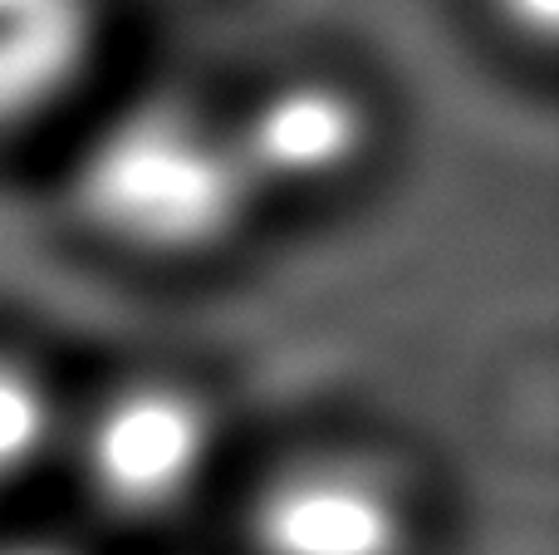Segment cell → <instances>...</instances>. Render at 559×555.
Instances as JSON below:
<instances>
[{"mask_svg": "<svg viewBox=\"0 0 559 555\" xmlns=\"http://www.w3.org/2000/svg\"><path fill=\"white\" fill-rule=\"evenodd\" d=\"M64 452L88 497L118 521H173L206 492L222 458L216 409L177 379H133L69 423Z\"/></svg>", "mask_w": 559, "mask_h": 555, "instance_id": "cell-2", "label": "cell"}, {"mask_svg": "<svg viewBox=\"0 0 559 555\" xmlns=\"http://www.w3.org/2000/svg\"><path fill=\"white\" fill-rule=\"evenodd\" d=\"M496 15H501L506 25L515 29V35H525V39H535V45H545V39L555 35L559 0H496Z\"/></svg>", "mask_w": 559, "mask_h": 555, "instance_id": "cell-7", "label": "cell"}, {"mask_svg": "<svg viewBox=\"0 0 559 555\" xmlns=\"http://www.w3.org/2000/svg\"><path fill=\"white\" fill-rule=\"evenodd\" d=\"M255 197H314L364 173L378 147V108L338 74H289L226 114Z\"/></svg>", "mask_w": 559, "mask_h": 555, "instance_id": "cell-4", "label": "cell"}, {"mask_svg": "<svg viewBox=\"0 0 559 555\" xmlns=\"http://www.w3.org/2000/svg\"><path fill=\"white\" fill-rule=\"evenodd\" d=\"M69 442V413L29 359L0 350V492H15Z\"/></svg>", "mask_w": 559, "mask_h": 555, "instance_id": "cell-6", "label": "cell"}, {"mask_svg": "<svg viewBox=\"0 0 559 555\" xmlns=\"http://www.w3.org/2000/svg\"><path fill=\"white\" fill-rule=\"evenodd\" d=\"M74 216L128 256L202 261L251 226L255 197L226 114L138 98L84 138L69 167Z\"/></svg>", "mask_w": 559, "mask_h": 555, "instance_id": "cell-1", "label": "cell"}, {"mask_svg": "<svg viewBox=\"0 0 559 555\" xmlns=\"http://www.w3.org/2000/svg\"><path fill=\"white\" fill-rule=\"evenodd\" d=\"M255 555H413L417 497L388 458L314 448L280 462L246 511Z\"/></svg>", "mask_w": 559, "mask_h": 555, "instance_id": "cell-3", "label": "cell"}, {"mask_svg": "<svg viewBox=\"0 0 559 555\" xmlns=\"http://www.w3.org/2000/svg\"><path fill=\"white\" fill-rule=\"evenodd\" d=\"M98 39L94 0H0V138L79 88Z\"/></svg>", "mask_w": 559, "mask_h": 555, "instance_id": "cell-5", "label": "cell"}]
</instances>
